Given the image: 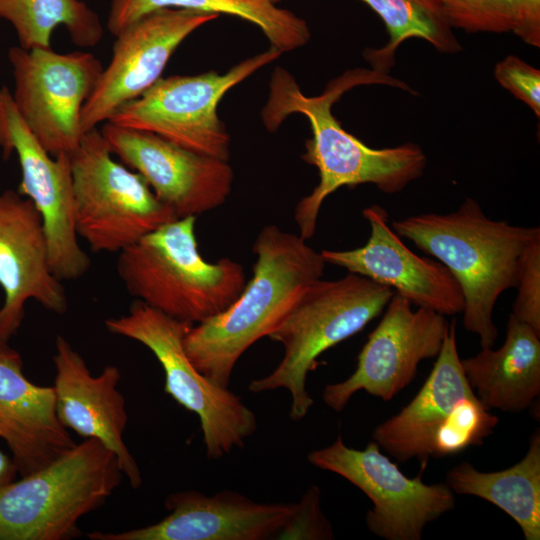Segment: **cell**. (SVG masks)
I'll use <instances>...</instances> for the list:
<instances>
[{
    "label": "cell",
    "mask_w": 540,
    "mask_h": 540,
    "mask_svg": "<svg viewBox=\"0 0 540 540\" xmlns=\"http://www.w3.org/2000/svg\"><path fill=\"white\" fill-rule=\"evenodd\" d=\"M372 84L411 91L408 84L387 73L355 68L331 80L320 95L309 97L286 69L277 67L272 73L268 99L261 111L265 127L275 132L289 115L300 113L309 120L312 131L301 158L317 168L319 183L300 199L294 212L299 235L305 240L316 231L324 200L339 188L373 184L380 191L393 194L424 173L427 157L419 145L371 148L346 131L333 115L332 106L344 93Z\"/></svg>",
    "instance_id": "cell-1"
},
{
    "label": "cell",
    "mask_w": 540,
    "mask_h": 540,
    "mask_svg": "<svg viewBox=\"0 0 540 540\" xmlns=\"http://www.w3.org/2000/svg\"><path fill=\"white\" fill-rule=\"evenodd\" d=\"M252 277L223 312L193 325L184 338L185 351L197 370L228 388L240 357L280 324L302 292L322 278L321 252L299 234L267 225L253 244Z\"/></svg>",
    "instance_id": "cell-2"
},
{
    "label": "cell",
    "mask_w": 540,
    "mask_h": 540,
    "mask_svg": "<svg viewBox=\"0 0 540 540\" xmlns=\"http://www.w3.org/2000/svg\"><path fill=\"white\" fill-rule=\"evenodd\" d=\"M391 227L451 272L463 295V326L482 348L493 347L494 307L504 291L515 288L519 259L540 237L539 227L493 220L470 197L453 212L416 214Z\"/></svg>",
    "instance_id": "cell-3"
},
{
    "label": "cell",
    "mask_w": 540,
    "mask_h": 540,
    "mask_svg": "<svg viewBox=\"0 0 540 540\" xmlns=\"http://www.w3.org/2000/svg\"><path fill=\"white\" fill-rule=\"evenodd\" d=\"M195 222V216H188L166 223L117 258V273L131 296L192 324L225 311L247 282L240 263L202 257Z\"/></svg>",
    "instance_id": "cell-4"
},
{
    "label": "cell",
    "mask_w": 540,
    "mask_h": 540,
    "mask_svg": "<svg viewBox=\"0 0 540 540\" xmlns=\"http://www.w3.org/2000/svg\"><path fill=\"white\" fill-rule=\"evenodd\" d=\"M395 292L364 276L348 273L336 280H316L268 337L282 345L280 363L250 382L252 393L285 388L291 395L289 417L298 421L313 406L306 389L308 373L326 350L360 332L379 316Z\"/></svg>",
    "instance_id": "cell-5"
},
{
    "label": "cell",
    "mask_w": 540,
    "mask_h": 540,
    "mask_svg": "<svg viewBox=\"0 0 540 540\" xmlns=\"http://www.w3.org/2000/svg\"><path fill=\"white\" fill-rule=\"evenodd\" d=\"M117 456L94 438L0 488V540H70L121 483Z\"/></svg>",
    "instance_id": "cell-6"
},
{
    "label": "cell",
    "mask_w": 540,
    "mask_h": 540,
    "mask_svg": "<svg viewBox=\"0 0 540 540\" xmlns=\"http://www.w3.org/2000/svg\"><path fill=\"white\" fill-rule=\"evenodd\" d=\"M425 383L396 415L379 424L372 440L399 462L454 455L482 445L499 419L468 383L461 365L456 323H449Z\"/></svg>",
    "instance_id": "cell-7"
},
{
    "label": "cell",
    "mask_w": 540,
    "mask_h": 540,
    "mask_svg": "<svg viewBox=\"0 0 540 540\" xmlns=\"http://www.w3.org/2000/svg\"><path fill=\"white\" fill-rule=\"evenodd\" d=\"M194 324L172 318L135 300L126 314L105 320L115 335L146 346L164 371V392L200 420L206 456L219 459L244 446L257 419L242 399L210 381L190 361L184 338Z\"/></svg>",
    "instance_id": "cell-8"
},
{
    "label": "cell",
    "mask_w": 540,
    "mask_h": 540,
    "mask_svg": "<svg viewBox=\"0 0 540 540\" xmlns=\"http://www.w3.org/2000/svg\"><path fill=\"white\" fill-rule=\"evenodd\" d=\"M112 155L97 127L70 155L76 231L96 253H119L178 219L139 173Z\"/></svg>",
    "instance_id": "cell-9"
},
{
    "label": "cell",
    "mask_w": 540,
    "mask_h": 540,
    "mask_svg": "<svg viewBox=\"0 0 540 540\" xmlns=\"http://www.w3.org/2000/svg\"><path fill=\"white\" fill-rule=\"evenodd\" d=\"M280 55L270 47L224 74L209 71L161 77L107 122L149 131L187 149L229 161L230 136L218 116V104L231 88Z\"/></svg>",
    "instance_id": "cell-10"
},
{
    "label": "cell",
    "mask_w": 540,
    "mask_h": 540,
    "mask_svg": "<svg viewBox=\"0 0 540 540\" xmlns=\"http://www.w3.org/2000/svg\"><path fill=\"white\" fill-rule=\"evenodd\" d=\"M15 106L33 135L52 156L71 155L84 132L82 109L103 71L92 53H58L50 48L8 51Z\"/></svg>",
    "instance_id": "cell-11"
},
{
    "label": "cell",
    "mask_w": 540,
    "mask_h": 540,
    "mask_svg": "<svg viewBox=\"0 0 540 540\" xmlns=\"http://www.w3.org/2000/svg\"><path fill=\"white\" fill-rule=\"evenodd\" d=\"M307 458L313 466L340 475L371 500L366 526L386 540H420L426 525L456 504L455 494L445 482L426 484L422 472L407 477L373 440L358 450L338 436L331 445L311 451Z\"/></svg>",
    "instance_id": "cell-12"
},
{
    "label": "cell",
    "mask_w": 540,
    "mask_h": 540,
    "mask_svg": "<svg viewBox=\"0 0 540 540\" xmlns=\"http://www.w3.org/2000/svg\"><path fill=\"white\" fill-rule=\"evenodd\" d=\"M0 147L4 158L17 155L18 192L41 216L52 273L60 281L81 278L91 260L78 242L70 155L46 151L21 118L7 86L0 88Z\"/></svg>",
    "instance_id": "cell-13"
},
{
    "label": "cell",
    "mask_w": 540,
    "mask_h": 540,
    "mask_svg": "<svg viewBox=\"0 0 540 540\" xmlns=\"http://www.w3.org/2000/svg\"><path fill=\"white\" fill-rule=\"evenodd\" d=\"M412 306L400 295L392 296L358 355L355 371L324 388L328 407L342 411L360 390L389 401L413 381L420 362L437 357L449 322L434 310Z\"/></svg>",
    "instance_id": "cell-14"
},
{
    "label": "cell",
    "mask_w": 540,
    "mask_h": 540,
    "mask_svg": "<svg viewBox=\"0 0 540 540\" xmlns=\"http://www.w3.org/2000/svg\"><path fill=\"white\" fill-rule=\"evenodd\" d=\"M101 133L110 152L139 173L177 218L216 209L231 193L234 173L226 160L111 122L104 123Z\"/></svg>",
    "instance_id": "cell-15"
},
{
    "label": "cell",
    "mask_w": 540,
    "mask_h": 540,
    "mask_svg": "<svg viewBox=\"0 0 540 540\" xmlns=\"http://www.w3.org/2000/svg\"><path fill=\"white\" fill-rule=\"evenodd\" d=\"M218 17L185 9H160L118 34L111 61L83 106V132L107 122L122 106L151 88L162 77L178 46Z\"/></svg>",
    "instance_id": "cell-16"
},
{
    "label": "cell",
    "mask_w": 540,
    "mask_h": 540,
    "mask_svg": "<svg viewBox=\"0 0 540 540\" xmlns=\"http://www.w3.org/2000/svg\"><path fill=\"white\" fill-rule=\"evenodd\" d=\"M362 214L371 230L366 244L352 250H322L326 264L387 286L417 307L445 316L462 312L460 286L442 263L411 251L390 227L388 213L380 205L368 206Z\"/></svg>",
    "instance_id": "cell-17"
},
{
    "label": "cell",
    "mask_w": 540,
    "mask_h": 540,
    "mask_svg": "<svg viewBox=\"0 0 540 540\" xmlns=\"http://www.w3.org/2000/svg\"><path fill=\"white\" fill-rule=\"evenodd\" d=\"M0 341L17 334L28 300L63 314L68 301L62 283L52 273L42 219L18 191L0 193Z\"/></svg>",
    "instance_id": "cell-18"
},
{
    "label": "cell",
    "mask_w": 540,
    "mask_h": 540,
    "mask_svg": "<svg viewBox=\"0 0 540 540\" xmlns=\"http://www.w3.org/2000/svg\"><path fill=\"white\" fill-rule=\"evenodd\" d=\"M168 515L123 532L89 533L91 540H265L277 538L296 503H261L235 491L205 495L195 490L169 495Z\"/></svg>",
    "instance_id": "cell-19"
},
{
    "label": "cell",
    "mask_w": 540,
    "mask_h": 540,
    "mask_svg": "<svg viewBox=\"0 0 540 540\" xmlns=\"http://www.w3.org/2000/svg\"><path fill=\"white\" fill-rule=\"evenodd\" d=\"M53 362L55 409L58 420L67 429L104 444L118 458L130 485H142L141 471L124 442L127 425L125 399L118 390V367L106 366L92 375L83 357L61 335L55 340Z\"/></svg>",
    "instance_id": "cell-20"
},
{
    "label": "cell",
    "mask_w": 540,
    "mask_h": 540,
    "mask_svg": "<svg viewBox=\"0 0 540 540\" xmlns=\"http://www.w3.org/2000/svg\"><path fill=\"white\" fill-rule=\"evenodd\" d=\"M0 438L20 476L48 465L76 443L58 420L53 386L31 382L20 353L0 341Z\"/></svg>",
    "instance_id": "cell-21"
},
{
    "label": "cell",
    "mask_w": 540,
    "mask_h": 540,
    "mask_svg": "<svg viewBox=\"0 0 540 540\" xmlns=\"http://www.w3.org/2000/svg\"><path fill=\"white\" fill-rule=\"evenodd\" d=\"M469 385L491 409L518 413L540 394V333L510 314L501 347L461 359Z\"/></svg>",
    "instance_id": "cell-22"
},
{
    "label": "cell",
    "mask_w": 540,
    "mask_h": 540,
    "mask_svg": "<svg viewBox=\"0 0 540 540\" xmlns=\"http://www.w3.org/2000/svg\"><path fill=\"white\" fill-rule=\"evenodd\" d=\"M445 483L458 495L484 499L507 513L526 540L540 539V433L531 436L525 456L513 466L493 472L469 462L451 468Z\"/></svg>",
    "instance_id": "cell-23"
},
{
    "label": "cell",
    "mask_w": 540,
    "mask_h": 540,
    "mask_svg": "<svg viewBox=\"0 0 540 540\" xmlns=\"http://www.w3.org/2000/svg\"><path fill=\"white\" fill-rule=\"evenodd\" d=\"M160 9H185L206 14H226L257 26L270 47L288 52L311 38L307 22L268 0H111L107 29L117 36L141 17Z\"/></svg>",
    "instance_id": "cell-24"
},
{
    "label": "cell",
    "mask_w": 540,
    "mask_h": 540,
    "mask_svg": "<svg viewBox=\"0 0 540 540\" xmlns=\"http://www.w3.org/2000/svg\"><path fill=\"white\" fill-rule=\"evenodd\" d=\"M0 18L12 24L27 50L50 48L59 25L79 47L96 46L103 37L99 16L81 0H0Z\"/></svg>",
    "instance_id": "cell-25"
},
{
    "label": "cell",
    "mask_w": 540,
    "mask_h": 540,
    "mask_svg": "<svg viewBox=\"0 0 540 540\" xmlns=\"http://www.w3.org/2000/svg\"><path fill=\"white\" fill-rule=\"evenodd\" d=\"M360 1L381 18L389 34L384 47L364 52L374 70L388 74L394 65L397 48L410 38L426 40L441 53L455 54L462 50L452 28L429 0Z\"/></svg>",
    "instance_id": "cell-26"
},
{
    "label": "cell",
    "mask_w": 540,
    "mask_h": 540,
    "mask_svg": "<svg viewBox=\"0 0 540 540\" xmlns=\"http://www.w3.org/2000/svg\"><path fill=\"white\" fill-rule=\"evenodd\" d=\"M451 28L468 33L514 31L522 19V0H429Z\"/></svg>",
    "instance_id": "cell-27"
},
{
    "label": "cell",
    "mask_w": 540,
    "mask_h": 540,
    "mask_svg": "<svg viewBox=\"0 0 540 540\" xmlns=\"http://www.w3.org/2000/svg\"><path fill=\"white\" fill-rule=\"evenodd\" d=\"M517 296L512 315L540 333V237L521 255L517 268Z\"/></svg>",
    "instance_id": "cell-28"
},
{
    "label": "cell",
    "mask_w": 540,
    "mask_h": 540,
    "mask_svg": "<svg viewBox=\"0 0 540 540\" xmlns=\"http://www.w3.org/2000/svg\"><path fill=\"white\" fill-rule=\"evenodd\" d=\"M278 539L329 540L334 532L321 509V493L317 486H311L303 495Z\"/></svg>",
    "instance_id": "cell-29"
},
{
    "label": "cell",
    "mask_w": 540,
    "mask_h": 540,
    "mask_svg": "<svg viewBox=\"0 0 540 540\" xmlns=\"http://www.w3.org/2000/svg\"><path fill=\"white\" fill-rule=\"evenodd\" d=\"M497 82L540 116V71L515 55H508L494 68Z\"/></svg>",
    "instance_id": "cell-30"
},
{
    "label": "cell",
    "mask_w": 540,
    "mask_h": 540,
    "mask_svg": "<svg viewBox=\"0 0 540 540\" xmlns=\"http://www.w3.org/2000/svg\"><path fill=\"white\" fill-rule=\"evenodd\" d=\"M522 19L513 31L526 44L540 46V0H522Z\"/></svg>",
    "instance_id": "cell-31"
},
{
    "label": "cell",
    "mask_w": 540,
    "mask_h": 540,
    "mask_svg": "<svg viewBox=\"0 0 540 540\" xmlns=\"http://www.w3.org/2000/svg\"><path fill=\"white\" fill-rule=\"evenodd\" d=\"M18 473L12 457L0 451V488L14 481Z\"/></svg>",
    "instance_id": "cell-32"
},
{
    "label": "cell",
    "mask_w": 540,
    "mask_h": 540,
    "mask_svg": "<svg viewBox=\"0 0 540 540\" xmlns=\"http://www.w3.org/2000/svg\"><path fill=\"white\" fill-rule=\"evenodd\" d=\"M268 1H270V2H272V3H274V4H276V3H277L278 1H280V0H268Z\"/></svg>",
    "instance_id": "cell-33"
}]
</instances>
